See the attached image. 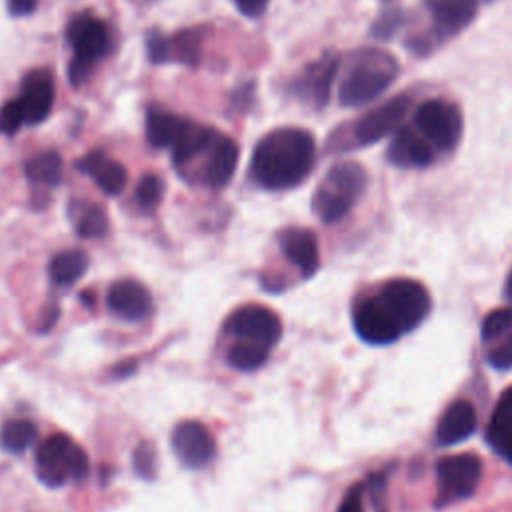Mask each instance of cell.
Segmentation results:
<instances>
[{
  "label": "cell",
  "mask_w": 512,
  "mask_h": 512,
  "mask_svg": "<svg viewBox=\"0 0 512 512\" xmlns=\"http://www.w3.org/2000/svg\"><path fill=\"white\" fill-rule=\"evenodd\" d=\"M430 312V294L418 280L394 278L360 298L352 310L356 334L374 346L412 332Z\"/></svg>",
  "instance_id": "cell-1"
},
{
  "label": "cell",
  "mask_w": 512,
  "mask_h": 512,
  "mask_svg": "<svg viewBox=\"0 0 512 512\" xmlns=\"http://www.w3.org/2000/svg\"><path fill=\"white\" fill-rule=\"evenodd\" d=\"M314 158V136L308 130L284 126L258 140L250 160V174L264 190H288L308 178Z\"/></svg>",
  "instance_id": "cell-2"
},
{
  "label": "cell",
  "mask_w": 512,
  "mask_h": 512,
  "mask_svg": "<svg viewBox=\"0 0 512 512\" xmlns=\"http://www.w3.org/2000/svg\"><path fill=\"white\" fill-rule=\"evenodd\" d=\"M396 76L398 62L392 54L380 48H362L352 56L340 82L338 100L346 108L364 106L386 92Z\"/></svg>",
  "instance_id": "cell-3"
},
{
  "label": "cell",
  "mask_w": 512,
  "mask_h": 512,
  "mask_svg": "<svg viewBox=\"0 0 512 512\" xmlns=\"http://www.w3.org/2000/svg\"><path fill=\"white\" fill-rule=\"evenodd\" d=\"M366 170L356 162L334 164L312 196V208L316 216L334 224L340 222L358 202L366 188Z\"/></svg>",
  "instance_id": "cell-4"
},
{
  "label": "cell",
  "mask_w": 512,
  "mask_h": 512,
  "mask_svg": "<svg viewBox=\"0 0 512 512\" xmlns=\"http://www.w3.org/2000/svg\"><path fill=\"white\" fill-rule=\"evenodd\" d=\"M36 476L50 488L78 482L88 474V456L84 448L64 432L50 434L40 442L34 456Z\"/></svg>",
  "instance_id": "cell-5"
},
{
  "label": "cell",
  "mask_w": 512,
  "mask_h": 512,
  "mask_svg": "<svg viewBox=\"0 0 512 512\" xmlns=\"http://www.w3.org/2000/svg\"><path fill=\"white\" fill-rule=\"evenodd\" d=\"M66 38L72 50L68 80L78 88L90 76L94 66L106 56L110 48V32L98 16L92 12H80L68 22Z\"/></svg>",
  "instance_id": "cell-6"
},
{
  "label": "cell",
  "mask_w": 512,
  "mask_h": 512,
  "mask_svg": "<svg viewBox=\"0 0 512 512\" xmlns=\"http://www.w3.org/2000/svg\"><path fill=\"white\" fill-rule=\"evenodd\" d=\"M414 128L434 146L436 152H448L462 136L460 108L442 98L426 100L414 112Z\"/></svg>",
  "instance_id": "cell-7"
},
{
  "label": "cell",
  "mask_w": 512,
  "mask_h": 512,
  "mask_svg": "<svg viewBox=\"0 0 512 512\" xmlns=\"http://www.w3.org/2000/svg\"><path fill=\"white\" fill-rule=\"evenodd\" d=\"M224 332L236 342L272 350L282 336V322L274 310L258 304H246L226 318Z\"/></svg>",
  "instance_id": "cell-8"
},
{
  "label": "cell",
  "mask_w": 512,
  "mask_h": 512,
  "mask_svg": "<svg viewBox=\"0 0 512 512\" xmlns=\"http://www.w3.org/2000/svg\"><path fill=\"white\" fill-rule=\"evenodd\" d=\"M482 476V464L474 454L446 456L436 464L438 506L464 500L474 494Z\"/></svg>",
  "instance_id": "cell-9"
},
{
  "label": "cell",
  "mask_w": 512,
  "mask_h": 512,
  "mask_svg": "<svg viewBox=\"0 0 512 512\" xmlns=\"http://www.w3.org/2000/svg\"><path fill=\"white\" fill-rule=\"evenodd\" d=\"M172 450L180 464L190 470L208 466L216 456V442L210 430L198 420H182L172 430Z\"/></svg>",
  "instance_id": "cell-10"
},
{
  "label": "cell",
  "mask_w": 512,
  "mask_h": 512,
  "mask_svg": "<svg viewBox=\"0 0 512 512\" xmlns=\"http://www.w3.org/2000/svg\"><path fill=\"white\" fill-rule=\"evenodd\" d=\"M338 64L340 58L334 52H324L320 58L312 60L294 80V94L310 108H324L330 100V90L338 72Z\"/></svg>",
  "instance_id": "cell-11"
},
{
  "label": "cell",
  "mask_w": 512,
  "mask_h": 512,
  "mask_svg": "<svg viewBox=\"0 0 512 512\" xmlns=\"http://www.w3.org/2000/svg\"><path fill=\"white\" fill-rule=\"evenodd\" d=\"M408 108H410L408 96H398L376 106L374 110L366 112L352 124V140L360 146L382 140L384 136L400 128V122L404 120Z\"/></svg>",
  "instance_id": "cell-12"
},
{
  "label": "cell",
  "mask_w": 512,
  "mask_h": 512,
  "mask_svg": "<svg viewBox=\"0 0 512 512\" xmlns=\"http://www.w3.org/2000/svg\"><path fill=\"white\" fill-rule=\"evenodd\" d=\"M202 38H204L202 28L178 30L174 36H162L158 32H150L146 38L148 58L156 64L180 62V64L192 66L200 60Z\"/></svg>",
  "instance_id": "cell-13"
},
{
  "label": "cell",
  "mask_w": 512,
  "mask_h": 512,
  "mask_svg": "<svg viewBox=\"0 0 512 512\" xmlns=\"http://www.w3.org/2000/svg\"><path fill=\"white\" fill-rule=\"evenodd\" d=\"M202 158L204 160L202 168L198 170V180L212 190H220L232 180L238 166L240 150L232 138L218 134V138L202 154Z\"/></svg>",
  "instance_id": "cell-14"
},
{
  "label": "cell",
  "mask_w": 512,
  "mask_h": 512,
  "mask_svg": "<svg viewBox=\"0 0 512 512\" xmlns=\"http://www.w3.org/2000/svg\"><path fill=\"white\" fill-rule=\"evenodd\" d=\"M54 78L46 68L30 70L20 84L18 102L24 110L26 124H38L48 118L54 106Z\"/></svg>",
  "instance_id": "cell-15"
},
{
  "label": "cell",
  "mask_w": 512,
  "mask_h": 512,
  "mask_svg": "<svg viewBox=\"0 0 512 512\" xmlns=\"http://www.w3.org/2000/svg\"><path fill=\"white\" fill-rule=\"evenodd\" d=\"M386 158L396 168H426L436 160V150L414 126H404L394 132Z\"/></svg>",
  "instance_id": "cell-16"
},
{
  "label": "cell",
  "mask_w": 512,
  "mask_h": 512,
  "mask_svg": "<svg viewBox=\"0 0 512 512\" xmlns=\"http://www.w3.org/2000/svg\"><path fill=\"white\" fill-rule=\"evenodd\" d=\"M106 304L116 316L130 322L144 320L152 312V296L148 288L132 278L114 282L108 288Z\"/></svg>",
  "instance_id": "cell-17"
},
{
  "label": "cell",
  "mask_w": 512,
  "mask_h": 512,
  "mask_svg": "<svg viewBox=\"0 0 512 512\" xmlns=\"http://www.w3.org/2000/svg\"><path fill=\"white\" fill-rule=\"evenodd\" d=\"M480 0H424L434 22V34L450 38L462 32L476 16Z\"/></svg>",
  "instance_id": "cell-18"
},
{
  "label": "cell",
  "mask_w": 512,
  "mask_h": 512,
  "mask_svg": "<svg viewBox=\"0 0 512 512\" xmlns=\"http://www.w3.org/2000/svg\"><path fill=\"white\" fill-rule=\"evenodd\" d=\"M76 168H78L80 172H84L86 176H90V178L96 182V186H98L102 192L110 194V196L120 194V192L124 190L126 182H128V172H126V168H124L118 160L110 158V156H108L106 152H102V150H92V152L84 154V156L76 162Z\"/></svg>",
  "instance_id": "cell-19"
},
{
  "label": "cell",
  "mask_w": 512,
  "mask_h": 512,
  "mask_svg": "<svg viewBox=\"0 0 512 512\" xmlns=\"http://www.w3.org/2000/svg\"><path fill=\"white\" fill-rule=\"evenodd\" d=\"M280 248L284 256L300 270L304 278L316 274L320 266L316 236L306 228H286L280 234Z\"/></svg>",
  "instance_id": "cell-20"
},
{
  "label": "cell",
  "mask_w": 512,
  "mask_h": 512,
  "mask_svg": "<svg viewBox=\"0 0 512 512\" xmlns=\"http://www.w3.org/2000/svg\"><path fill=\"white\" fill-rule=\"evenodd\" d=\"M476 430V410L468 400L452 402L436 424V444L452 446Z\"/></svg>",
  "instance_id": "cell-21"
},
{
  "label": "cell",
  "mask_w": 512,
  "mask_h": 512,
  "mask_svg": "<svg viewBox=\"0 0 512 512\" xmlns=\"http://www.w3.org/2000/svg\"><path fill=\"white\" fill-rule=\"evenodd\" d=\"M190 120L182 118L170 110L164 108H148L146 120H144V132L146 140L154 148H172L180 136L186 132Z\"/></svg>",
  "instance_id": "cell-22"
},
{
  "label": "cell",
  "mask_w": 512,
  "mask_h": 512,
  "mask_svg": "<svg viewBox=\"0 0 512 512\" xmlns=\"http://www.w3.org/2000/svg\"><path fill=\"white\" fill-rule=\"evenodd\" d=\"M490 448L512 464V388H508L496 402L486 428Z\"/></svg>",
  "instance_id": "cell-23"
},
{
  "label": "cell",
  "mask_w": 512,
  "mask_h": 512,
  "mask_svg": "<svg viewBox=\"0 0 512 512\" xmlns=\"http://www.w3.org/2000/svg\"><path fill=\"white\" fill-rule=\"evenodd\" d=\"M70 220L80 238H102L110 226L104 208L86 200L70 204Z\"/></svg>",
  "instance_id": "cell-24"
},
{
  "label": "cell",
  "mask_w": 512,
  "mask_h": 512,
  "mask_svg": "<svg viewBox=\"0 0 512 512\" xmlns=\"http://www.w3.org/2000/svg\"><path fill=\"white\" fill-rule=\"evenodd\" d=\"M88 268V258L82 250H64L58 252L48 266V274L50 280L56 286H70L74 284Z\"/></svg>",
  "instance_id": "cell-25"
},
{
  "label": "cell",
  "mask_w": 512,
  "mask_h": 512,
  "mask_svg": "<svg viewBox=\"0 0 512 512\" xmlns=\"http://www.w3.org/2000/svg\"><path fill=\"white\" fill-rule=\"evenodd\" d=\"M24 172L30 184L56 186L62 180V158L54 150H44L26 162Z\"/></svg>",
  "instance_id": "cell-26"
},
{
  "label": "cell",
  "mask_w": 512,
  "mask_h": 512,
  "mask_svg": "<svg viewBox=\"0 0 512 512\" xmlns=\"http://www.w3.org/2000/svg\"><path fill=\"white\" fill-rule=\"evenodd\" d=\"M36 438H38L36 426L24 418L10 420L0 430V444L4 450L12 454H20L26 448H30L36 442Z\"/></svg>",
  "instance_id": "cell-27"
},
{
  "label": "cell",
  "mask_w": 512,
  "mask_h": 512,
  "mask_svg": "<svg viewBox=\"0 0 512 512\" xmlns=\"http://www.w3.org/2000/svg\"><path fill=\"white\" fill-rule=\"evenodd\" d=\"M270 350L256 346V344H246V342H234L228 350V362L242 372H252L260 368L268 360Z\"/></svg>",
  "instance_id": "cell-28"
},
{
  "label": "cell",
  "mask_w": 512,
  "mask_h": 512,
  "mask_svg": "<svg viewBox=\"0 0 512 512\" xmlns=\"http://www.w3.org/2000/svg\"><path fill=\"white\" fill-rule=\"evenodd\" d=\"M162 196H164V182H162L160 176L146 174V176L140 178V182L136 186V192H134V198H136V204L142 210H146V212L154 210L160 204Z\"/></svg>",
  "instance_id": "cell-29"
},
{
  "label": "cell",
  "mask_w": 512,
  "mask_h": 512,
  "mask_svg": "<svg viewBox=\"0 0 512 512\" xmlns=\"http://www.w3.org/2000/svg\"><path fill=\"white\" fill-rule=\"evenodd\" d=\"M508 332H512V308H502V310H494L490 312L480 328V336L482 342L490 344L496 342L498 338L506 336Z\"/></svg>",
  "instance_id": "cell-30"
},
{
  "label": "cell",
  "mask_w": 512,
  "mask_h": 512,
  "mask_svg": "<svg viewBox=\"0 0 512 512\" xmlns=\"http://www.w3.org/2000/svg\"><path fill=\"white\" fill-rule=\"evenodd\" d=\"M22 124H26V118L18 98L4 102L0 106V132L6 136H12L22 128Z\"/></svg>",
  "instance_id": "cell-31"
},
{
  "label": "cell",
  "mask_w": 512,
  "mask_h": 512,
  "mask_svg": "<svg viewBox=\"0 0 512 512\" xmlns=\"http://www.w3.org/2000/svg\"><path fill=\"white\" fill-rule=\"evenodd\" d=\"M486 358L492 368H498V370L512 368V332L498 338L496 344H492V348L488 350Z\"/></svg>",
  "instance_id": "cell-32"
},
{
  "label": "cell",
  "mask_w": 512,
  "mask_h": 512,
  "mask_svg": "<svg viewBox=\"0 0 512 512\" xmlns=\"http://www.w3.org/2000/svg\"><path fill=\"white\" fill-rule=\"evenodd\" d=\"M154 464H156V454H154L152 446L142 442L134 450V468H136V472L144 478H150V476H154V470H156Z\"/></svg>",
  "instance_id": "cell-33"
},
{
  "label": "cell",
  "mask_w": 512,
  "mask_h": 512,
  "mask_svg": "<svg viewBox=\"0 0 512 512\" xmlns=\"http://www.w3.org/2000/svg\"><path fill=\"white\" fill-rule=\"evenodd\" d=\"M338 512H364L360 486H352V488L346 492V496L342 498V502H340V506H338Z\"/></svg>",
  "instance_id": "cell-34"
},
{
  "label": "cell",
  "mask_w": 512,
  "mask_h": 512,
  "mask_svg": "<svg viewBox=\"0 0 512 512\" xmlns=\"http://www.w3.org/2000/svg\"><path fill=\"white\" fill-rule=\"evenodd\" d=\"M400 24V12H392V14H382V18L374 24V36L378 38H388L394 28Z\"/></svg>",
  "instance_id": "cell-35"
},
{
  "label": "cell",
  "mask_w": 512,
  "mask_h": 512,
  "mask_svg": "<svg viewBox=\"0 0 512 512\" xmlns=\"http://www.w3.org/2000/svg\"><path fill=\"white\" fill-rule=\"evenodd\" d=\"M268 2H270V0H234L236 8H238L244 16H248V18L260 16V14L266 10Z\"/></svg>",
  "instance_id": "cell-36"
},
{
  "label": "cell",
  "mask_w": 512,
  "mask_h": 512,
  "mask_svg": "<svg viewBox=\"0 0 512 512\" xmlns=\"http://www.w3.org/2000/svg\"><path fill=\"white\" fill-rule=\"evenodd\" d=\"M38 0H6V6L12 16H26L36 8Z\"/></svg>",
  "instance_id": "cell-37"
},
{
  "label": "cell",
  "mask_w": 512,
  "mask_h": 512,
  "mask_svg": "<svg viewBox=\"0 0 512 512\" xmlns=\"http://www.w3.org/2000/svg\"><path fill=\"white\" fill-rule=\"evenodd\" d=\"M506 296L512 300V274H510V278L506 282Z\"/></svg>",
  "instance_id": "cell-38"
}]
</instances>
